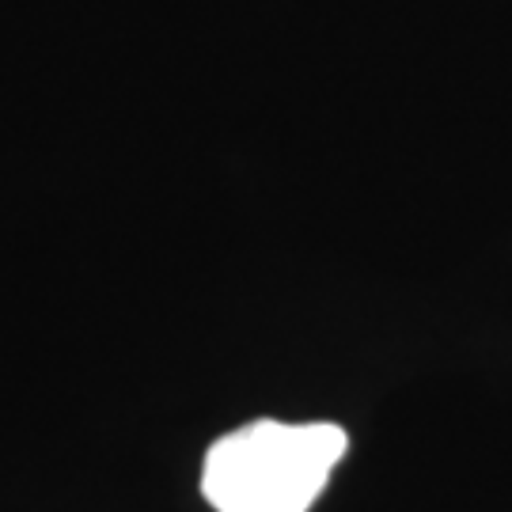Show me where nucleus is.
Wrapping results in <instances>:
<instances>
[{
	"mask_svg": "<svg viewBox=\"0 0 512 512\" xmlns=\"http://www.w3.org/2000/svg\"><path fill=\"white\" fill-rule=\"evenodd\" d=\"M346 448L334 421L258 418L209 444L202 494L217 512H308Z\"/></svg>",
	"mask_w": 512,
	"mask_h": 512,
	"instance_id": "f257e3e1",
	"label": "nucleus"
}]
</instances>
